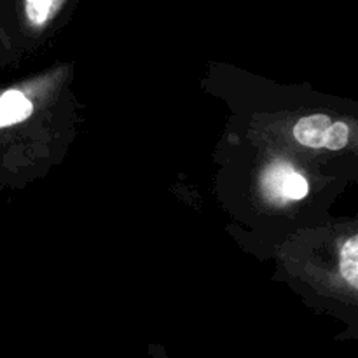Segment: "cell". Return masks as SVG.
<instances>
[{"instance_id": "5b68a950", "label": "cell", "mask_w": 358, "mask_h": 358, "mask_svg": "<svg viewBox=\"0 0 358 358\" xmlns=\"http://www.w3.org/2000/svg\"><path fill=\"white\" fill-rule=\"evenodd\" d=\"M63 0H24V13L35 27H42L59 9Z\"/></svg>"}, {"instance_id": "7a4b0ae2", "label": "cell", "mask_w": 358, "mask_h": 358, "mask_svg": "<svg viewBox=\"0 0 358 358\" xmlns=\"http://www.w3.org/2000/svg\"><path fill=\"white\" fill-rule=\"evenodd\" d=\"M34 105L24 96L21 91L9 90L0 94V128H9V126L23 122L30 117Z\"/></svg>"}, {"instance_id": "3957f363", "label": "cell", "mask_w": 358, "mask_h": 358, "mask_svg": "<svg viewBox=\"0 0 358 358\" xmlns=\"http://www.w3.org/2000/svg\"><path fill=\"white\" fill-rule=\"evenodd\" d=\"M331 124L332 121L324 114L308 115L297 122L296 128H294V136L303 145L320 149V147H324L325 135H327Z\"/></svg>"}, {"instance_id": "6da1fadb", "label": "cell", "mask_w": 358, "mask_h": 358, "mask_svg": "<svg viewBox=\"0 0 358 358\" xmlns=\"http://www.w3.org/2000/svg\"><path fill=\"white\" fill-rule=\"evenodd\" d=\"M262 189L275 201H297L306 198L308 180L287 163H275L262 175Z\"/></svg>"}, {"instance_id": "277c9868", "label": "cell", "mask_w": 358, "mask_h": 358, "mask_svg": "<svg viewBox=\"0 0 358 358\" xmlns=\"http://www.w3.org/2000/svg\"><path fill=\"white\" fill-rule=\"evenodd\" d=\"M339 269L341 275L353 289L358 287V238L352 236L341 248L339 255Z\"/></svg>"}, {"instance_id": "8992f818", "label": "cell", "mask_w": 358, "mask_h": 358, "mask_svg": "<svg viewBox=\"0 0 358 358\" xmlns=\"http://www.w3.org/2000/svg\"><path fill=\"white\" fill-rule=\"evenodd\" d=\"M348 138H350L348 124H345V122H332L327 135H325L324 147L329 150L345 149L346 143H348Z\"/></svg>"}]
</instances>
